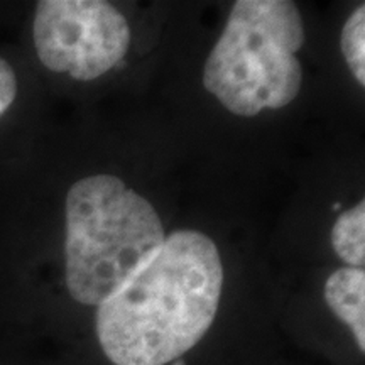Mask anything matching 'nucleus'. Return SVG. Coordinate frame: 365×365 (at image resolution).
Instances as JSON below:
<instances>
[{"mask_svg": "<svg viewBox=\"0 0 365 365\" xmlns=\"http://www.w3.org/2000/svg\"><path fill=\"white\" fill-rule=\"evenodd\" d=\"M223 267L215 242L180 230L98 307L97 335L115 365H166L203 339L217 317Z\"/></svg>", "mask_w": 365, "mask_h": 365, "instance_id": "1", "label": "nucleus"}, {"mask_svg": "<svg viewBox=\"0 0 365 365\" xmlns=\"http://www.w3.org/2000/svg\"><path fill=\"white\" fill-rule=\"evenodd\" d=\"M65 227L68 291L88 307L112 298L166 240L153 205L110 175L73 182Z\"/></svg>", "mask_w": 365, "mask_h": 365, "instance_id": "2", "label": "nucleus"}, {"mask_svg": "<svg viewBox=\"0 0 365 365\" xmlns=\"http://www.w3.org/2000/svg\"><path fill=\"white\" fill-rule=\"evenodd\" d=\"M304 24L289 0H239L210 53L203 85L227 110L254 117L298 97Z\"/></svg>", "mask_w": 365, "mask_h": 365, "instance_id": "3", "label": "nucleus"}, {"mask_svg": "<svg viewBox=\"0 0 365 365\" xmlns=\"http://www.w3.org/2000/svg\"><path fill=\"white\" fill-rule=\"evenodd\" d=\"M36 54L49 71L91 81L122 61L129 22L105 0H41L33 21Z\"/></svg>", "mask_w": 365, "mask_h": 365, "instance_id": "4", "label": "nucleus"}, {"mask_svg": "<svg viewBox=\"0 0 365 365\" xmlns=\"http://www.w3.org/2000/svg\"><path fill=\"white\" fill-rule=\"evenodd\" d=\"M325 299L333 313L350 327L360 352L365 350V272L341 267L328 277Z\"/></svg>", "mask_w": 365, "mask_h": 365, "instance_id": "5", "label": "nucleus"}, {"mask_svg": "<svg viewBox=\"0 0 365 365\" xmlns=\"http://www.w3.org/2000/svg\"><path fill=\"white\" fill-rule=\"evenodd\" d=\"M331 245L349 267L364 269L365 264V202L345 210L331 230Z\"/></svg>", "mask_w": 365, "mask_h": 365, "instance_id": "6", "label": "nucleus"}, {"mask_svg": "<svg viewBox=\"0 0 365 365\" xmlns=\"http://www.w3.org/2000/svg\"><path fill=\"white\" fill-rule=\"evenodd\" d=\"M341 53L350 71L360 85H365V6L350 14L341 31Z\"/></svg>", "mask_w": 365, "mask_h": 365, "instance_id": "7", "label": "nucleus"}, {"mask_svg": "<svg viewBox=\"0 0 365 365\" xmlns=\"http://www.w3.org/2000/svg\"><path fill=\"white\" fill-rule=\"evenodd\" d=\"M19 93V80L7 59L0 56V118L11 110Z\"/></svg>", "mask_w": 365, "mask_h": 365, "instance_id": "8", "label": "nucleus"}, {"mask_svg": "<svg viewBox=\"0 0 365 365\" xmlns=\"http://www.w3.org/2000/svg\"><path fill=\"white\" fill-rule=\"evenodd\" d=\"M171 365H186V364L182 362V360H175V362H173Z\"/></svg>", "mask_w": 365, "mask_h": 365, "instance_id": "9", "label": "nucleus"}]
</instances>
